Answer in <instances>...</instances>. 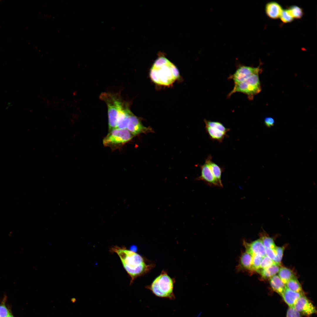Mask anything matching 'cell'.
Returning a JSON list of instances; mask_svg holds the SVG:
<instances>
[{"instance_id": "cell-1", "label": "cell", "mask_w": 317, "mask_h": 317, "mask_svg": "<svg viewBox=\"0 0 317 317\" xmlns=\"http://www.w3.org/2000/svg\"><path fill=\"white\" fill-rule=\"evenodd\" d=\"M109 252L116 253L119 257L123 267L131 278L130 285L136 279L149 272L155 266L139 254L124 246H113Z\"/></svg>"}, {"instance_id": "cell-2", "label": "cell", "mask_w": 317, "mask_h": 317, "mask_svg": "<svg viewBox=\"0 0 317 317\" xmlns=\"http://www.w3.org/2000/svg\"><path fill=\"white\" fill-rule=\"evenodd\" d=\"M149 75L152 81L162 86L172 84L179 77L176 66L166 58L161 56L155 61L151 67Z\"/></svg>"}, {"instance_id": "cell-3", "label": "cell", "mask_w": 317, "mask_h": 317, "mask_svg": "<svg viewBox=\"0 0 317 317\" xmlns=\"http://www.w3.org/2000/svg\"><path fill=\"white\" fill-rule=\"evenodd\" d=\"M175 282V279L171 277L166 271L163 270L146 287L157 297L174 300L175 298L173 293Z\"/></svg>"}, {"instance_id": "cell-4", "label": "cell", "mask_w": 317, "mask_h": 317, "mask_svg": "<svg viewBox=\"0 0 317 317\" xmlns=\"http://www.w3.org/2000/svg\"><path fill=\"white\" fill-rule=\"evenodd\" d=\"M261 90L259 74H255L240 82L235 84L233 89L229 93L228 97H230L236 92H241L247 95L248 98L252 100Z\"/></svg>"}, {"instance_id": "cell-5", "label": "cell", "mask_w": 317, "mask_h": 317, "mask_svg": "<svg viewBox=\"0 0 317 317\" xmlns=\"http://www.w3.org/2000/svg\"><path fill=\"white\" fill-rule=\"evenodd\" d=\"M134 136L127 129L116 128L109 132L103 141L104 145L114 150L130 141Z\"/></svg>"}, {"instance_id": "cell-6", "label": "cell", "mask_w": 317, "mask_h": 317, "mask_svg": "<svg viewBox=\"0 0 317 317\" xmlns=\"http://www.w3.org/2000/svg\"><path fill=\"white\" fill-rule=\"evenodd\" d=\"M100 98L107 107L109 132L117 128L118 105L121 98L119 94L109 92L102 93Z\"/></svg>"}, {"instance_id": "cell-7", "label": "cell", "mask_w": 317, "mask_h": 317, "mask_svg": "<svg viewBox=\"0 0 317 317\" xmlns=\"http://www.w3.org/2000/svg\"><path fill=\"white\" fill-rule=\"evenodd\" d=\"M205 129L210 138L214 141L221 142L227 136L226 133L230 130L221 122L205 119Z\"/></svg>"}, {"instance_id": "cell-8", "label": "cell", "mask_w": 317, "mask_h": 317, "mask_svg": "<svg viewBox=\"0 0 317 317\" xmlns=\"http://www.w3.org/2000/svg\"><path fill=\"white\" fill-rule=\"evenodd\" d=\"M262 71L260 66L254 67L242 65L239 67L229 78L233 80L234 84H236L244 81L254 74H259Z\"/></svg>"}, {"instance_id": "cell-9", "label": "cell", "mask_w": 317, "mask_h": 317, "mask_svg": "<svg viewBox=\"0 0 317 317\" xmlns=\"http://www.w3.org/2000/svg\"><path fill=\"white\" fill-rule=\"evenodd\" d=\"M132 113L130 109L129 103L123 101L121 99L118 105L117 128L127 129Z\"/></svg>"}, {"instance_id": "cell-10", "label": "cell", "mask_w": 317, "mask_h": 317, "mask_svg": "<svg viewBox=\"0 0 317 317\" xmlns=\"http://www.w3.org/2000/svg\"><path fill=\"white\" fill-rule=\"evenodd\" d=\"M293 308L301 315L310 316L316 312L312 303L303 294L297 300Z\"/></svg>"}, {"instance_id": "cell-11", "label": "cell", "mask_w": 317, "mask_h": 317, "mask_svg": "<svg viewBox=\"0 0 317 317\" xmlns=\"http://www.w3.org/2000/svg\"><path fill=\"white\" fill-rule=\"evenodd\" d=\"M134 136H135L142 133L146 134L153 132V130L150 127H146L142 123L140 118L133 113L131 115L127 128Z\"/></svg>"}, {"instance_id": "cell-12", "label": "cell", "mask_w": 317, "mask_h": 317, "mask_svg": "<svg viewBox=\"0 0 317 317\" xmlns=\"http://www.w3.org/2000/svg\"><path fill=\"white\" fill-rule=\"evenodd\" d=\"M200 167L201 175L196 178V180L204 181L210 185L221 187L215 179L206 159L204 164L200 165Z\"/></svg>"}, {"instance_id": "cell-13", "label": "cell", "mask_w": 317, "mask_h": 317, "mask_svg": "<svg viewBox=\"0 0 317 317\" xmlns=\"http://www.w3.org/2000/svg\"><path fill=\"white\" fill-rule=\"evenodd\" d=\"M246 252L252 256L259 255L263 257L266 256V248L262 240L258 239L250 243L244 242Z\"/></svg>"}, {"instance_id": "cell-14", "label": "cell", "mask_w": 317, "mask_h": 317, "mask_svg": "<svg viewBox=\"0 0 317 317\" xmlns=\"http://www.w3.org/2000/svg\"><path fill=\"white\" fill-rule=\"evenodd\" d=\"M283 10L281 6L275 1L268 2L265 5L266 14L271 19H275L279 18Z\"/></svg>"}, {"instance_id": "cell-15", "label": "cell", "mask_w": 317, "mask_h": 317, "mask_svg": "<svg viewBox=\"0 0 317 317\" xmlns=\"http://www.w3.org/2000/svg\"><path fill=\"white\" fill-rule=\"evenodd\" d=\"M303 294L291 291L286 287L281 296L289 307H293L297 300Z\"/></svg>"}, {"instance_id": "cell-16", "label": "cell", "mask_w": 317, "mask_h": 317, "mask_svg": "<svg viewBox=\"0 0 317 317\" xmlns=\"http://www.w3.org/2000/svg\"><path fill=\"white\" fill-rule=\"evenodd\" d=\"M280 268V266L275 264L267 268L260 269L257 272L259 273L263 279H270L276 275L279 272Z\"/></svg>"}, {"instance_id": "cell-17", "label": "cell", "mask_w": 317, "mask_h": 317, "mask_svg": "<svg viewBox=\"0 0 317 317\" xmlns=\"http://www.w3.org/2000/svg\"><path fill=\"white\" fill-rule=\"evenodd\" d=\"M269 282L273 290L281 296L286 286L278 276L275 275L273 276L270 279Z\"/></svg>"}, {"instance_id": "cell-18", "label": "cell", "mask_w": 317, "mask_h": 317, "mask_svg": "<svg viewBox=\"0 0 317 317\" xmlns=\"http://www.w3.org/2000/svg\"><path fill=\"white\" fill-rule=\"evenodd\" d=\"M206 159L209 163L215 179L220 185V187H222L223 185L221 180L222 169L220 166L212 161V157L211 155L208 156Z\"/></svg>"}, {"instance_id": "cell-19", "label": "cell", "mask_w": 317, "mask_h": 317, "mask_svg": "<svg viewBox=\"0 0 317 317\" xmlns=\"http://www.w3.org/2000/svg\"><path fill=\"white\" fill-rule=\"evenodd\" d=\"M278 273V276L285 285L289 281L295 277L292 271L285 267L280 268Z\"/></svg>"}, {"instance_id": "cell-20", "label": "cell", "mask_w": 317, "mask_h": 317, "mask_svg": "<svg viewBox=\"0 0 317 317\" xmlns=\"http://www.w3.org/2000/svg\"><path fill=\"white\" fill-rule=\"evenodd\" d=\"M252 256L247 252L243 253L240 259L241 266L244 268L252 271Z\"/></svg>"}, {"instance_id": "cell-21", "label": "cell", "mask_w": 317, "mask_h": 317, "mask_svg": "<svg viewBox=\"0 0 317 317\" xmlns=\"http://www.w3.org/2000/svg\"><path fill=\"white\" fill-rule=\"evenodd\" d=\"M286 286L291 291L304 294L301 284L295 276L289 281L286 284Z\"/></svg>"}, {"instance_id": "cell-22", "label": "cell", "mask_w": 317, "mask_h": 317, "mask_svg": "<svg viewBox=\"0 0 317 317\" xmlns=\"http://www.w3.org/2000/svg\"><path fill=\"white\" fill-rule=\"evenodd\" d=\"M260 239L266 248L274 249L276 247L273 238L269 236L264 230L260 234Z\"/></svg>"}, {"instance_id": "cell-23", "label": "cell", "mask_w": 317, "mask_h": 317, "mask_svg": "<svg viewBox=\"0 0 317 317\" xmlns=\"http://www.w3.org/2000/svg\"><path fill=\"white\" fill-rule=\"evenodd\" d=\"M289 12L294 19H301L303 16V11L300 7L296 5H292L287 9Z\"/></svg>"}, {"instance_id": "cell-24", "label": "cell", "mask_w": 317, "mask_h": 317, "mask_svg": "<svg viewBox=\"0 0 317 317\" xmlns=\"http://www.w3.org/2000/svg\"><path fill=\"white\" fill-rule=\"evenodd\" d=\"M279 18L281 21L284 23H291L293 21L294 19L291 16L287 9H283Z\"/></svg>"}, {"instance_id": "cell-25", "label": "cell", "mask_w": 317, "mask_h": 317, "mask_svg": "<svg viewBox=\"0 0 317 317\" xmlns=\"http://www.w3.org/2000/svg\"><path fill=\"white\" fill-rule=\"evenodd\" d=\"M263 257L259 255L252 256V271H257L260 269L261 262Z\"/></svg>"}, {"instance_id": "cell-26", "label": "cell", "mask_w": 317, "mask_h": 317, "mask_svg": "<svg viewBox=\"0 0 317 317\" xmlns=\"http://www.w3.org/2000/svg\"><path fill=\"white\" fill-rule=\"evenodd\" d=\"M284 249V246L282 247L276 246L275 248L276 255L275 263L279 266H280L281 264Z\"/></svg>"}, {"instance_id": "cell-27", "label": "cell", "mask_w": 317, "mask_h": 317, "mask_svg": "<svg viewBox=\"0 0 317 317\" xmlns=\"http://www.w3.org/2000/svg\"><path fill=\"white\" fill-rule=\"evenodd\" d=\"M275 264L276 263L272 260L266 255L262 258L259 269L267 268Z\"/></svg>"}, {"instance_id": "cell-28", "label": "cell", "mask_w": 317, "mask_h": 317, "mask_svg": "<svg viewBox=\"0 0 317 317\" xmlns=\"http://www.w3.org/2000/svg\"><path fill=\"white\" fill-rule=\"evenodd\" d=\"M286 317H301V315L293 307H289L287 310Z\"/></svg>"}, {"instance_id": "cell-29", "label": "cell", "mask_w": 317, "mask_h": 317, "mask_svg": "<svg viewBox=\"0 0 317 317\" xmlns=\"http://www.w3.org/2000/svg\"><path fill=\"white\" fill-rule=\"evenodd\" d=\"M10 313L4 303L0 304V317H7Z\"/></svg>"}, {"instance_id": "cell-30", "label": "cell", "mask_w": 317, "mask_h": 317, "mask_svg": "<svg viewBox=\"0 0 317 317\" xmlns=\"http://www.w3.org/2000/svg\"><path fill=\"white\" fill-rule=\"evenodd\" d=\"M266 255L272 260L275 263L276 258V253L274 249L266 248Z\"/></svg>"}, {"instance_id": "cell-31", "label": "cell", "mask_w": 317, "mask_h": 317, "mask_svg": "<svg viewBox=\"0 0 317 317\" xmlns=\"http://www.w3.org/2000/svg\"><path fill=\"white\" fill-rule=\"evenodd\" d=\"M264 121L265 125L268 128H270L274 126V120L272 117H266L264 119Z\"/></svg>"}, {"instance_id": "cell-32", "label": "cell", "mask_w": 317, "mask_h": 317, "mask_svg": "<svg viewBox=\"0 0 317 317\" xmlns=\"http://www.w3.org/2000/svg\"><path fill=\"white\" fill-rule=\"evenodd\" d=\"M7 317H14V316H13V315H12V314H11V313H10V314H9V316H7Z\"/></svg>"}]
</instances>
